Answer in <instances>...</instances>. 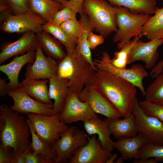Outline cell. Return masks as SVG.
Segmentation results:
<instances>
[{
    "label": "cell",
    "instance_id": "cell-1",
    "mask_svg": "<svg viewBox=\"0 0 163 163\" xmlns=\"http://www.w3.org/2000/svg\"><path fill=\"white\" fill-rule=\"evenodd\" d=\"M31 136L27 119L3 104L0 106V146L12 149L13 163L28 150Z\"/></svg>",
    "mask_w": 163,
    "mask_h": 163
},
{
    "label": "cell",
    "instance_id": "cell-2",
    "mask_svg": "<svg viewBox=\"0 0 163 163\" xmlns=\"http://www.w3.org/2000/svg\"><path fill=\"white\" fill-rule=\"evenodd\" d=\"M120 113L126 117L132 113L136 87L132 83L109 72L98 70L91 84Z\"/></svg>",
    "mask_w": 163,
    "mask_h": 163
},
{
    "label": "cell",
    "instance_id": "cell-3",
    "mask_svg": "<svg viewBox=\"0 0 163 163\" xmlns=\"http://www.w3.org/2000/svg\"><path fill=\"white\" fill-rule=\"evenodd\" d=\"M66 53L63 59L58 61L57 75L68 79L69 87L79 93L86 86L92 84L96 71L82 56Z\"/></svg>",
    "mask_w": 163,
    "mask_h": 163
},
{
    "label": "cell",
    "instance_id": "cell-4",
    "mask_svg": "<svg viewBox=\"0 0 163 163\" xmlns=\"http://www.w3.org/2000/svg\"><path fill=\"white\" fill-rule=\"evenodd\" d=\"M113 7L117 30L113 36V42H118L117 48L120 50L132 37L141 34L143 26L151 16L142 13H133L124 7L113 6Z\"/></svg>",
    "mask_w": 163,
    "mask_h": 163
},
{
    "label": "cell",
    "instance_id": "cell-5",
    "mask_svg": "<svg viewBox=\"0 0 163 163\" xmlns=\"http://www.w3.org/2000/svg\"><path fill=\"white\" fill-rule=\"evenodd\" d=\"M83 9L94 30L104 38L117 30L113 6L108 1L84 0Z\"/></svg>",
    "mask_w": 163,
    "mask_h": 163
},
{
    "label": "cell",
    "instance_id": "cell-6",
    "mask_svg": "<svg viewBox=\"0 0 163 163\" xmlns=\"http://www.w3.org/2000/svg\"><path fill=\"white\" fill-rule=\"evenodd\" d=\"M26 115L37 135L50 146L69 127L60 121L59 113L52 115L32 113Z\"/></svg>",
    "mask_w": 163,
    "mask_h": 163
},
{
    "label": "cell",
    "instance_id": "cell-7",
    "mask_svg": "<svg viewBox=\"0 0 163 163\" xmlns=\"http://www.w3.org/2000/svg\"><path fill=\"white\" fill-rule=\"evenodd\" d=\"M110 60L108 53L104 51L99 59L93 60V63L98 70L109 72L131 82L139 88L143 96H144L145 90L142 81L148 76L144 67L141 64H136L132 65L129 69H120L113 66Z\"/></svg>",
    "mask_w": 163,
    "mask_h": 163
},
{
    "label": "cell",
    "instance_id": "cell-8",
    "mask_svg": "<svg viewBox=\"0 0 163 163\" xmlns=\"http://www.w3.org/2000/svg\"><path fill=\"white\" fill-rule=\"evenodd\" d=\"M88 142V135L83 130L75 126L69 127L52 146L56 154L55 163L68 162L76 149Z\"/></svg>",
    "mask_w": 163,
    "mask_h": 163
},
{
    "label": "cell",
    "instance_id": "cell-9",
    "mask_svg": "<svg viewBox=\"0 0 163 163\" xmlns=\"http://www.w3.org/2000/svg\"><path fill=\"white\" fill-rule=\"evenodd\" d=\"M132 111L134 115L138 134L149 142L163 144V122L157 118L146 114L140 107L136 97L132 104Z\"/></svg>",
    "mask_w": 163,
    "mask_h": 163
},
{
    "label": "cell",
    "instance_id": "cell-10",
    "mask_svg": "<svg viewBox=\"0 0 163 163\" xmlns=\"http://www.w3.org/2000/svg\"><path fill=\"white\" fill-rule=\"evenodd\" d=\"M60 121L66 124L78 121H87L97 114L86 102L82 101L78 97V93L69 86L64 104L59 113Z\"/></svg>",
    "mask_w": 163,
    "mask_h": 163
},
{
    "label": "cell",
    "instance_id": "cell-11",
    "mask_svg": "<svg viewBox=\"0 0 163 163\" xmlns=\"http://www.w3.org/2000/svg\"><path fill=\"white\" fill-rule=\"evenodd\" d=\"M46 22L39 16L29 9L15 15L7 16L1 21L0 29L9 33L33 32L36 33L43 30Z\"/></svg>",
    "mask_w": 163,
    "mask_h": 163
},
{
    "label": "cell",
    "instance_id": "cell-12",
    "mask_svg": "<svg viewBox=\"0 0 163 163\" xmlns=\"http://www.w3.org/2000/svg\"><path fill=\"white\" fill-rule=\"evenodd\" d=\"M7 94L13 101V104L10 106V108L20 114L53 115V105L45 104L38 101L27 94L21 86L8 92Z\"/></svg>",
    "mask_w": 163,
    "mask_h": 163
},
{
    "label": "cell",
    "instance_id": "cell-13",
    "mask_svg": "<svg viewBox=\"0 0 163 163\" xmlns=\"http://www.w3.org/2000/svg\"><path fill=\"white\" fill-rule=\"evenodd\" d=\"M96 138L95 134L91 137L88 135V143L77 148L68 163H106L113 154L104 150Z\"/></svg>",
    "mask_w": 163,
    "mask_h": 163
},
{
    "label": "cell",
    "instance_id": "cell-14",
    "mask_svg": "<svg viewBox=\"0 0 163 163\" xmlns=\"http://www.w3.org/2000/svg\"><path fill=\"white\" fill-rule=\"evenodd\" d=\"M35 60L28 64L25 73V79H49L57 75L58 62L51 57L44 55L41 47L37 45Z\"/></svg>",
    "mask_w": 163,
    "mask_h": 163
},
{
    "label": "cell",
    "instance_id": "cell-15",
    "mask_svg": "<svg viewBox=\"0 0 163 163\" xmlns=\"http://www.w3.org/2000/svg\"><path fill=\"white\" fill-rule=\"evenodd\" d=\"M163 39L156 38L144 43L140 40L133 46L129 54L127 64L137 61L145 63V68L152 69L155 66L159 56L158 47L163 44Z\"/></svg>",
    "mask_w": 163,
    "mask_h": 163
},
{
    "label": "cell",
    "instance_id": "cell-16",
    "mask_svg": "<svg viewBox=\"0 0 163 163\" xmlns=\"http://www.w3.org/2000/svg\"><path fill=\"white\" fill-rule=\"evenodd\" d=\"M79 100L87 102L96 114L107 118H119L122 116L105 98L91 85L86 86L78 93Z\"/></svg>",
    "mask_w": 163,
    "mask_h": 163
},
{
    "label": "cell",
    "instance_id": "cell-17",
    "mask_svg": "<svg viewBox=\"0 0 163 163\" xmlns=\"http://www.w3.org/2000/svg\"><path fill=\"white\" fill-rule=\"evenodd\" d=\"M37 45V33L33 32L23 33L14 42L3 43L0 48V65L13 56L22 55L31 50H36Z\"/></svg>",
    "mask_w": 163,
    "mask_h": 163
},
{
    "label": "cell",
    "instance_id": "cell-18",
    "mask_svg": "<svg viewBox=\"0 0 163 163\" xmlns=\"http://www.w3.org/2000/svg\"><path fill=\"white\" fill-rule=\"evenodd\" d=\"M36 56V50H31L20 56H15L7 64L0 65V70L7 76L9 80L8 92L21 87V83L18 80L20 71L26 64L33 63Z\"/></svg>",
    "mask_w": 163,
    "mask_h": 163
},
{
    "label": "cell",
    "instance_id": "cell-19",
    "mask_svg": "<svg viewBox=\"0 0 163 163\" xmlns=\"http://www.w3.org/2000/svg\"><path fill=\"white\" fill-rule=\"evenodd\" d=\"M83 123L84 128L88 136L97 134L103 149L111 152L114 148L113 142L110 138L111 133L105 120L97 115Z\"/></svg>",
    "mask_w": 163,
    "mask_h": 163
},
{
    "label": "cell",
    "instance_id": "cell-20",
    "mask_svg": "<svg viewBox=\"0 0 163 163\" xmlns=\"http://www.w3.org/2000/svg\"><path fill=\"white\" fill-rule=\"evenodd\" d=\"M119 118H106L104 119L115 139L132 137L138 134L135 117L133 113L123 119Z\"/></svg>",
    "mask_w": 163,
    "mask_h": 163
},
{
    "label": "cell",
    "instance_id": "cell-21",
    "mask_svg": "<svg viewBox=\"0 0 163 163\" xmlns=\"http://www.w3.org/2000/svg\"><path fill=\"white\" fill-rule=\"evenodd\" d=\"M48 80L49 95L54 101L53 115H55L59 113L64 104L69 92V82L68 79L57 75Z\"/></svg>",
    "mask_w": 163,
    "mask_h": 163
},
{
    "label": "cell",
    "instance_id": "cell-22",
    "mask_svg": "<svg viewBox=\"0 0 163 163\" xmlns=\"http://www.w3.org/2000/svg\"><path fill=\"white\" fill-rule=\"evenodd\" d=\"M113 142V145L121 154L123 160L137 159L140 149L148 141L139 134L131 137H124Z\"/></svg>",
    "mask_w": 163,
    "mask_h": 163
},
{
    "label": "cell",
    "instance_id": "cell-23",
    "mask_svg": "<svg viewBox=\"0 0 163 163\" xmlns=\"http://www.w3.org/2000/svg\"><path fill=\"white\" fill-rule=\"evenodd\" d=\"M47 79H25L21 83V86L28 95L43 104L53 105L49 95Z\"/></svg>",
    "mask_w": 163,
    "mask_h": 163
},
{
    "label": "cell",
    "instance_id": "cell-24",
    "mask_svg": "<svg viewBox=\"0 0 163 163\" xmlns=\"http://www.w3.org/2000/svg\"><path fill=\"white\" fill-rule=\"evenodd\" d=\"M79 21L82 26V30L77 39V45L72 55L74 56L83 57L96 71L97 69L95 66L92 60L90 49L87 43L88 34L90 32L94 31V28L85 13L80 14Z\"/></svg>",
    "mask_w": 163,
    "mask_h": 163
},
{
    "label": "cell",
    "instance_id": "cell-25",
    "mask_svg": "<svg viewBox=\"0 0 163 163\" xmlns=\"http://www.w3.org/2000/svg\"><path fill=\"white\" fill-rule=\"evenodd\" d=\"M37 44L47 56L57 61L66 55L61 43L55 37L44 30L37 33Z\"/></svg>",
    "mask_w": 163,
    "mask_h": 163
},
{
    "label": "cell",
    "instance_id": "cell-26",
    "mask_svg": "<svg viewBox=\"0 0 163 163\" xmlns=\"http://www.w3.org/2000/svg\"><path fill=\"white\" fill-rule=\"evenodd\" d=\"M29 9L46 22L52 21L54 14L62 8V5L53 0H28Z\"/></svg>",
    "mask_w": 163,
    "mask_h": 163
},
{
    "label": "cell",
    "instance_id": "cell-27",
    "mask_svg": "<svg viewBox=\"0 0 163 163\" xmlns=\"http://www.w3.org/2000/svg\"><path fill=\"white\" fill-rule=\"evenodd\" d=\"M113 6L125 7L133 14H154L157 8L156 0H105Z\"/></svg>",
    "mask_w": 163,
    "mask_h": 163
},
{
    "label": "cell",
    "instance_id": "cell-28",
    "mask_svg": "<svg viewBox=\"0 0 163 163\" xmlns=\"http://www.w3.org/2000/svg\"><path fill=\"white\" fill-rule=\"evenodd\" d=\"M27 119L31 133L32 140L30 145V151L34 154L39 155L44 160L45 163H55L56 154L52 146L48 145L38 137L30 120Z\"/></svg>",
    "mask_w": 163,
    "mask_h": 163
},
{
    "label": "cell",
    "instance_id": "cell-29",
    "mask_svg": "<svg viewBox=\"0 0 163 163\" xmlns=\"http://www.w3.org/2000/svg\"><path fill=\"white\" fill-rule=\"evenodd\" d=\"M43 30L56 39L65 48L66 53L73 54L75 50L77 40L70 37L58 24L53 21L46 22Z\"/></svg>",
    "mask_w": 163,
    "mask_h": 163
},
{
    "label": "cell",
    "instance_id": "cell-30",
    "mask_svg": "<svg viewBox=\"0 0 163 163\" xmlns=\"http://www.w3.org/2000/svg\"><path fill=\"white\" fill-rule=\"evenodd\" d=\"M154 14L143 26L141 33L150 40L163 39V7H157Z\"/></svg>",
    "mask_w": 163,
    "mask_h": 163
},
{
    "label": "cell",
    "instance_id": "cell-31",
    "mask_svg": "<svg viewBox=\"0 0 163 163\" xmlns=\"http://www.w3.org/2000/svg\"><path fill=\"white\" fill-rule=\"evenodd\" d=\"M145 90V100L163 105V73L155 77Z\"/></svg>",
    "mask_w": 163,
    "mask_h": 163
},
{
    "label": "cell",
    "instance_id": "cell-32",
    "mask_svg": "<svg viewBox=\"0 0 163 163\" xmlns=\"http://www.w3.org/2000/svg\"><path fill=\"white\" fill-rule=\"evenodd\" d=\"M142 35L141 34L135 37L132 40H130L125 44L120 51L114 53L113 59H111L112 64L114 66L120 68L126 69L127 64L128 56L133 46L139 40Z\"/></svg>",
    "mask_w": 163,
    "mask_h": 163
},
{
    "label": "cell",
    "instance_id": "cell-33",
    "mask_svg": "<svg viewBox=\"0 0 163 163\" xmlns=\"http://www.w3.org/2000/svg\"><path fill=\"white\" fill-rule=\"evenodd\" d=\"M150 158H154L157 163L163 161V144L148 142L140 149L137 159Z\"/></svg>",
    "mask_w": 163,
    "mask_h": 163
},
{
    "label": "cell",
    "instance_id": "cell-34",
    "mask_svg": "<svg viewBox=\"0 0 163 163\" xmlns=\"http://www.w3.org/2000/svg\"><path fill=\"white\" fill-rule=\"evenodd\" d=\"M139 105L147 114L154 117L163 122V105L146 100L139 102Z\"/></svg>",
    "mask_w": 163,
    "mask_h": 163
},
{
    "label": "cell",
    "instance_id": "cell-35",
    "mask_svg": "<svg viewBox=\"0 0 163 163\" xmlns=\"http://www.w3.org/2000/svg\"><path fill=\"white\" fill-rule=\"evenodd\" d=\"M60 26L70 37L77 40L82 30L81 24L77 19L69 20L62 23Z\"/></svg>",
    "mask_w": 163,
    "mask_h": 163
},
{
    "label": "cell",
    "instance_id": "cell-36",
    "mask_svg": "<svg viewBox=\"0 0 163 163\" xmlns=\"http://www.w3.org/2000/svg\"><path fill=\"white\" fill-rule=\"evenodd\" d=\"M6 1L9 15L22 13L29 9L28 0H6Z\"/></svg>",
    "mask_w": 163,
    "mask_h": 163
},
{
    "label": "cell",
    "instance_id": "cell-37",
    "mask_svg": "<svg viewBox=\"0 0 163 163\" xmlns=\"http://www.w3.org/2000/svg\"><path fill=\"white\" fill-rule=\"evenodd\" d=\"M77 13L75 11L70 8L64 7L54 14L52 21L60 25L69 20L76 19Z\"/></svg>",
    "mask_w": 163,
    "mask_h": 163
},
{
    "label": "cell",
    "instance_id": "cell-38",
    "mask_svg": "<svg viewBox=\"0 0 163 163\" xmlns=\"http://www.w3.org/2000/svg\"><path fill=\"white\" fill-rule=\"evenodd\" d=\"M104 38L102 36L95 34L92 32H90L88 36L87 43L89 48L94 50L98 46L104 43Z\"/></svg>",
    "mask_w": 163,
    "mask_h": 163
},
{
    "label": "cell",
    "instance_id": "cell-39",
    "mask_svg": "<svg viewBox=\"0 0 163 163\" xmlns=\"http://www.w3.org/2000/svg\"><path fill=\"white\" fill-rule=\"evenodd\" d=\"M12 149L0 146V163H12L13 157Z\"/></svg>",
    "mask_w": 163,
    "mask_h": 163
},
{
    "label": "cell",
    "instance_id": "cell-40",
    "mask_svg": "<svg viewBox=\"0 0 163 163\" xmlns=\"http://www.w3.org/2000/svg\"><path fill=\"white\" fill-rule=\"evenodd\" d=\"M84 0H68L62 5V8L68 7L75 11L79 14L83 13V5Z\"/></svg>",
    "mask_w": 163,
    "mask_h": 163
},
{
    "label": "cell",
    "instance_id": "cell-41",
    "mask_svg": "<svg viewBox=\"0 0 163 163\" xmlns=\"http://www.w3.org/2000/svg\"><path fill=\"white\" fill-rule=\"evenodd\" d=\"M24 155L25 163H45L44 160L39 155L34 154L30 150L25 152Z\"/></svg>",
    "mask_w": 163,
    "mask_h": 163
},
{
    "label": "cell",
    "instance_id": "cell-42",
    "mask_svg": "<svg viewBox=\"0 0 163 163\" xmlns=\"http://www.w3.org/2000/svg\"><path fill=\"white\" fill-rule=\"evenodd\" d=\"M163 72V59L160 61L152 69L150 72L152 77L155 78Z\"/></svg>",
    "mask_w": 163,
    "mask_h": 163
},
{
    "label": "cell",
    "instance_id": "cell-43",
    "mask_svg": "<svg viewBox=\"0 0 163 163\" xmlns=\"http://www.w3.org/2000/svg\"><path fill=\"white\" fill-rule=\"evenodd\" d=\"M6 80V79L0 78V97H4L7 94V92L8 91V85Z\"/></svg>",
    "mask_w": 163,
    "mask_h": 163
},
{
    "label": "cell",
    "instance_id": "cell-44",
    "mask_svg": "<svg viewBox=\"0 0 163 163\" xmlns=\"http://www.w3.org/2000/svg\"><path fill=\"white\" fill-rule=\"evenodd\" d=\"M133 163H157L155 159L154 158H140L135 159Z\"/></svg>",
    "mask_w": 163,
    "mask_h": 163
},
{
    "label": "cell",
    "instance_id": "cell-45",
    "mask_svg": "<svg viewBox=\"0 0 163 163\" xmlns=\"http://www.w3.org/2000/svg\"><path fill=\"white\" fill-rule=\"evenodd\" d=\"M117 157V153L113 154L110 158L107 161L106 163H114V161Z\"/></svg>",
    "mask_w": 163,
    "mask_h": 163
},
{
    "label": "cell",
    "instance_id": "cell-46",
    "mask_svg": "<svg viewBox=\"0 0 163 163\" xmlns=\"http://www.w3.org/2000/svg\"><path fill=\"white\" fill-rule=\"evenodd\" d=\"M14 163H25L24 154L17 158Z\"/></svg>",
    "mask_w": 163,
    "mask_h": 163
},
{
    "label": "cell",
    "instance_id": "cell-47",
    "mask_svg": "<svg viewBox=\"0 0 163 163\" xmlns=\"http://www.w3.org/2000/svg\"><path fill=\"white\" fill-rule=\"evenodd\" d=\"M124 160H123L121 156L119 157L115 161H114V163H123V161Z\"/></svg>",
    "mask_w": 163,
    "mask_h": 163
},
{
    "label": "cell",
    "instance_id": "cell-48",
    "mask_svg": "<svg viewBox=\"0 0 163 163\" xmlns=\"http://www.w3.org/2000/svg\"><path fill=\"white\" fill-rule=\"evenodd\" d=\"M53 0L61 4L62 5H62H64L68 0Z\"/></svg>",
    "mask_w": 163,
    "mask_h": 163
},
{
    "label": "cell",
    "instance_id": "cell-49",
    "mask_svg": "<svg viewBox=\"0 0 163 163\" xmlns=\"http://www.w3.org/2000/svg\"></svg>",
    "mask_w": 163,
    "mask_h": 163
}]
</instances>
